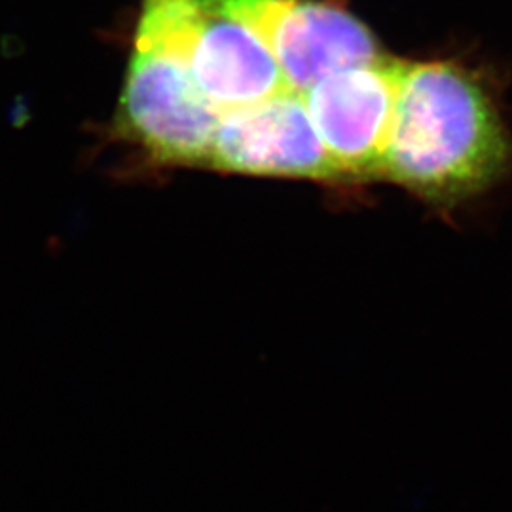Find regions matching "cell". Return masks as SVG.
<instances>
[{
  "label": "cell",
  "mask_w": 512,
  "mask_h": 512,
  "mask_svg": "<svg viewBox=\"0 0 512 512\" xmlns=\"http://www.w3.org/2000/svg\"><path fill=\"white\" fill-rule=\"evenodd\" d=\"M274 54L289 90L304 93L330 74L384 59L365 23L332 0H219Z\"/></svg>",
  "instance_id": "4"
},
{
  "label": "cell",
  "mask_w": 512,
  "mask_h": 512,
  "mask_svg": "<svg viewBox=\"0 0 512 512\" xmlns=\"http://www.w3.org/2000/svg\"><path fill=\"white\" fill-rule=\"evenodd\" d=\"M220 116L181 57L135 40L116 118L122 137L156 164L209 167Z\"/></svg>",
  "instance_id": "3"
},
{
  "label": "cell",
  "mask_w": 512,
  "mask_h": 512,
  "mask_svg": "<svg viewBox=\"0 0 512 512\" xmlns=\"http://www.w3.org/2000/svg\"><path fill=\"white\" fill-rule=\"evenodd\" d=\"M511 169V133L475 76L450 61L408 63L380 179L452 209Z\"/></svg>",
  "instance_id": "1"
},
{
  "label": "cell",
  "mask_w": 512,
  "mask_h": 512,
  "mask_svg": "<svg viewBox=\"0 0 512 512\" xmlns=\"http://www.w3.org/2000/svg\"><path fill=\"white\" fill-rule=\"evenodd\" d=\"M406 67L384 57L330 74L304 93L311 124L346 183L380 179Z\"/></svg>",
  "instance_id": "5"
},
{
  "label": "cell",
  "mask_w": 512,
  "mask_h": 512,
  "mask_svg": "<svg viewBox=\"0 0 512 512\" xmlns=\"http://www.w3.org/2000/svg\"><path fill=\"white\" fill-rule=\"evenodd\" d=\"M135 40L181 57L220 114L289 90L266 42L219 0H143Z\"/></svg>",
  "instance_id": "2"
},
{
  "label": "cell",
  "mask_w": 512,
  "mask_h": 512,
  "mask_svg": "<svg viewBox=\"0 0 512 512\" xmlns=\"http://www.w3.org/2000/svg\"><path fill=\"white\" fill-rule=\"evenodd\" d=\"M209 167L241 175L346 183L311 124L304 95L293 90L222 114Z\"/></svg>",
  "instance_id": "6"
}]
</instances>
